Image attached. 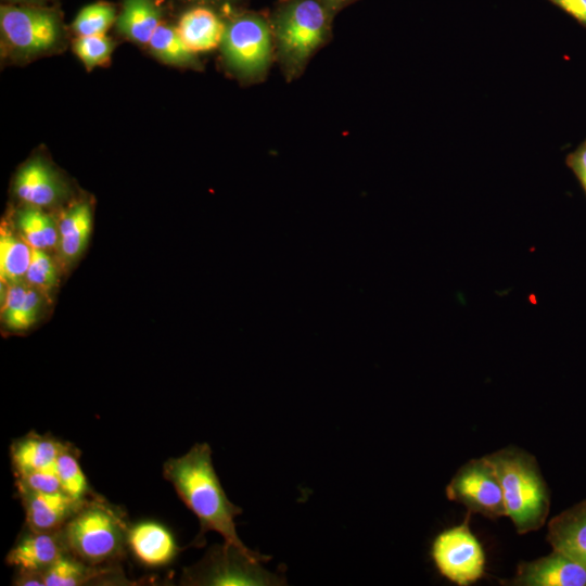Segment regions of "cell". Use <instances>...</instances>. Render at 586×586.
<instances>
[{
	"mask_svg": "<svg viewBox=\"0 0 586 586\" xmlns=\"http://www.w3.org/2000/svg\"><path fill=\"white\" fill-rule=\"evenodd\" d=\"M0 28L5 47L20 56L48 52L62 37L58 14L37 7L2 5Z\"/></svg>",
	"mask_w": 586,
	"mask_h": 586,
	"instance_id": "52a82bcc",
	"label": "cell"
},
{
	"mask_svg": "<svg viewBox=\"0 0 586 586\" xmlns=\"http://www.w3.org/2000/svg\"><path fill=\"white\" fill-rule=\"evenodd\" d=\"M226 26V13L206 5H191L176 27L181 39L194 53L219 48Z\"/></svg>",
	"mask_w": 586,
	"mask_h": 586,
	"instance_id": "7c38bea8",
	"label": "cell"
},
{
	"mask_svg": "<svg viewBox=\"0 0 586 586\" xmlns=\"http://www.w3.org/2000/svg\"><path fill=\"white\" fill-rule=\"evenodd\" d=\"M67 547L61 531L33 532L23 537L8 553L7 563L24 571H44Z\"/></svg>",
	"mask_w": 586,
	"mask_h": 586,
	"instance_id": "5bb4252c",
	"label": "cell"
},
{
	"mask_svg": "<svg viewBox=\"0 0 586 586\" xmlns=\"http://www.w3.org/2000/svg\"><path fill=\"white\" fill-rule=\"evenodd\" d=\"M324 4L337 15L343 9L355 3L358 0H322Z\"/></svg>",
	"mask_w": 586,
	"mask_h": 586,
	"instance_id": "836d02e7",
	"label": "cell"
},
{
	"mask_svg": "<svg viewBox=\"0 0 586 586\" xmlns=\"http://www.w3.org/2000/svg\"><path fill=\"white\" fill-rule=\"evenodd\" d=\"M41 297L37 290L20 283L10 284L2 307L4 324L14 331L30 328L37 320Z\"/></svg>",
	"mask_w": 586,
	"mask_h": 586,
	"instance_id": "ffe728a7",
	"label": "cell"
},
{
	"mask_svg": "<svg viewBox=\"0 0 586 586\" xmlns=\"http://www.w3.org/2000/svg\"><path fill=\"white\" fill-rule=\"evenodd\" d=\"M547 540L558 551L586 569V500L562 511L548 523Z\"/></svg>",
	"mask_w": 586,
	"mask_h": 586,
	"instance_id": "4fadbf2b",
	"label": "cell"
},
{
	"mask_svg": "<svg viewBox=\"0 0 586 586\" xmlns=\"http://www.w3.org/2000/svg\"><path fill=\"white\" fill-rule=\"evenodd\" d=\"M115 21V10L105 2L82 8L74 20L73 28L78 36L102 35Z\"/></svg>",
	"mask_w": 586,
	"mask_h": 586,
	"instance_id": "484cf974",
	"label": "cell"
},
{
	"mask_svg": "<svg viewBox=\"0 0 586 586\" xmlns=\"http://www.w3.org/2000/svg\"><path fill=\"white\" fill-rule=\"evenodd\" d=\"M127 544L133 556L151 568L168 564L178 551L173 534L154 521L139 522L128 528Z\"/></svg>",
	"mask_w": 586,
	"mask_h": 586,
	"instance_id": "9a60e30c",
	"label": "cell"
},
{
	"mask_svg": "<svg viewBox=\"0 0 586 586\" xmlns=\"http://www.w3.org/2000/svg\"><path fill=\"white\" fill-rule=\"evenodd\" d=\"M33 247L7 230L0 237L1 279L10 284L20 283L26 277L31 259Z\"/></svg>",
	"mask_w": 586,
	"mask_h": 586,
	"instance_id": "7402d4cb",
	"label": "cell"
},
{
	"mask_svg": "<svg viewBox=\"0 0 586 586\" xmlns=\"http://www.w3.org/2000/svg\"><path fill=\"white\" fill-rule=\"evenodd\" d=\"M113 48V41L104 34L79 36L74 43V52L88 68L106 63Z\"/></svg>",
	"mask_w": 586,
	"mask_h": 586,
	"instance_id": "4316f807",
	"label": "cell"
},
{
	"mask_svg": "<svg viewBox=\"0 0 586 586\" xmlns=\"http://www.w3.org/2000/svg\"><path fill=\"white\" fill-rule=\"evenodd\" d=\"M9 1H14V2H27V1H36V0H9Z\"/></svg>",
	"mask_w": 586,
	"mask_h": 586,
	"instance_id": "e575fe53",
	"label": "cell"
},
{
	"mask_svg": "<svg viewBox=\"0 0 586 586\" xmlns=\"http://www.w3.org/2000/svg\"><path fill=\"white\" fill-rule=\"evenodd\" d=\"M101 573L74 555H62L43 571L44 586H77L92 579Z\"/></svg>",
	"mask_w": 586,
	"mask_h": 586,
	"instance_id": "cb8c5ba5",
	"label": "cell"
},
{
	"mask_svg": "<svg viewBox=\"0 0 586 586\" xmlns=\"http://www.w3.org/2000/svg\"><path fill=\"white\" fill-rule=\"evenodd\" d=\"M509 584L517 586H586V569L553 550L546 557L521 563Z\"/></svg>",
	"mask_w": 586,
	"mask_h": 586,
	"instance_id": "30bf717a",
	"label": "cell"
},
{
	"mask_svg": "<svg viewBox=\"0 0 586 586\" xmlns=\"http://www.w3.org/2000/svg\"><path fill=\"white\" fill-rule=\"evenodd\" d=\"M149 44L152 52L166 63L193 68L201 67L196 53L187 47L177 28L173 26L160 24Z\"/></svg>",
	"mask_w": 586,
	"mask_h": 586,
	"instance_id": "44dd1931",
	"label": "cell"
},
{
	"mask_svg": "<svg viewBox=\"0 0 586 586\" xmlns=\"http://www.w3.org/2000/svg\"><path fill=\"white\" fill-rule=\"evenodd\" d=\"M55 467L62 491L77 501L84 500L88 491L87 480L78 458L68 445L60 454Z\"/></svg>",
	"mask_w": 586,
	"mask_h": 586,
	"instance_id": "d4e9b609",
	"label": "cell"
},
{
	"mask_svg": "<svg viewBox=\"0 0 586 586\" xmlns=\"http://www.w3.org/2000/svg\"><path fill=\"white\" fill-rule=\"evenodd\" d=\"M500 482L506 515L519 534L539 530L550 508L548 486L534 456L507 447L485 456Z\"/></svg>",
	"mask_w": 586,
	"mask_h": 586,
	"instance_id": "3957f363",
	"label": "cell"
},
{
	"mask_svg": "<svg viewBox=\"0 0 586 586\" xmlns=\"http://www.w3.org/2000/svg\"><path fill=\"white\" fill-rule=\"evenodd\" d=\"M219 49L225 67L235 78L246 84L265 80L275 62L268 13L241 8L227 12Z\"/></svg>",
	"mask_w": 586,
	"mask_h": 586,
	"instance_id": "277c9868",
	"label": "cell"
},
{
	"mask_svg": "<svg viewBox=\"0 0 586 586\" xmlns=\"http://www.w3.org/2000/svg\"><path fill=\"white\" fill-rule=\"evenodd\" d=\"M446 495L449 500L466 506L469 512L489 519L506 515L502 488L486 457L464 463L447 485Z\"/></svg>",
	"mask_w": 586,
	"mask_h": 586,
	"instance_id": "9c48e42d",
	"label": "cell"
},
{
	"mask_svg": "<svg viewBox=\"0 0 586 586\" xmlns=\"http://www.w3.org/2000/svg\"><path fill=\"white\" fill-rule=\"evenodd\" d=\"M255 551H244L226 543L213 546L203 560L184 573L194 585H278L282 579L264 570L269 560Z\"/></svg>",
	"mask_w": 586,
	"mask_h": 586,
	"instance_id": "8992f818",
	"label": "cell"
},
{
	"mask_svg": "<svg viewBox=\"0 0 586 586\" xmlns=\"http://www.w3.org/2000/svg\"><path fill=\"white\" fill-rule=\"evenodd\" d=\"M565 164L575 175L586 194V140L566 156Z\"/></svg>",
	"mask_w": 586,
	"mask_h": 586,
	"instance_id": "f546056e",
	"label": "cell"
},
{
	"mask_svg": "<svg viewBox=\"0 0 586 586\" xmlns=\"http://www.w3.org/2000/svg\"><path fill=\"white\" fill-rule=\"evenodd\" d=\"M15 585H44L43 571H24L21 570L18 577L15 579Z\"/></svg>",
	"mask_w": 586,
	"mask_h": 586,
	"instance_id": "d6a6232c",
	"label": "cell"
},
{
	"mask_svg": "<svg viewBox=\"0 0 586 586\" xmlns=\"http://www.w3.org/2000/svg\"><path fill=\"white\" fill-rule=\"evenodd\" d=\"M17 226L23 239L33 249H50L59 241V229L38 207L30 206L21 211L17 215Z\"/></svg>",
	"mask_w": 586,
	"mask_h": 586,
	"instance_id": "603a6c76",
	"label": "cell"
},
{
	"mask_svg": "<svg viewBox=\"0 0 586 586\" xmlns=\"http://www.w3.org/2000/svg\"><path fill=\"white\" fill-rule=\"evenodd\" d=\"M14 191L18 199L34 207L50 206L63 195L56 174L39 158L22 167L15 178Z\"/></svg>",
	"mask_w": 586,
	"mask_h": 586,
	"instance_id": "2e32d148",
	"label": "cell"
},
{
	"mask_svg": "<svg viewBox=\"0 0 586 586\" xmlns=\"http://www.w3.org/2000/svg\"><path fill=\"white\" fill-rule=\"evenodd\" d=\"M127 532L117 510L100 499L84 500L62 528L67 550L90 565L118 557Z\"/></svg>",
	"mask_w": 586,
	"mask_h": 586,
	"instance_id": "5b68a950",
	"label": "cell"
},
{
	"mask_svg": "<svg viewBox=\"0 0 586 586\" xmlns=\"http://www.w3.org/2000/svg\"><path fill=\"white\" fill-rule=\"evenodd\" d=\"M25 278L30 284L46 291L55 284V267L44 250L33 249L30 264Z\"/></svg>",
	"mask_w": 586,
	"mask_h": 586,
	"instance_id": "83f0119b",
	"label": "cell"
},
{
	"mask_svg": "<svg viewBox=\"0 0 586 586\" xmlns=\"http://www.w3.org/2000/svg\"><path fill=\"white\" fill-rule=\"evenodd\" d=\"M431 555L440 573L459 586H468L484 574L485 553L470 530L469 518L438 534Z\"/></svg>",
	"mask_w": 586,
	"mask_h": 586,
	"instance_id": "ba28073f",
	"label": "cell"
},
{
	"mask_svg": "<svg viewBox=\"0 0 586 586\" xmlns=\"http://www.w3.org/2000/svg\"><path fill=\"white\" fill-rule=\"evenodd\" d=\"M92 228L89 204L77 203L67 209L59 224L60 249L64 257H78L88 243Z\"/></svg>",
	"mask_w": 586,
	"mask_h": 586,
	"instance_id": "d6986e66",
	"label": "cell"
},
{
	"mask_svg": "<svg viewBox=\"0 0 586 586\" xmlns=\"http://www.w3.org/2000/svg\"><path fill=\"white\" fill-rule=\"evenodd\" d=\"M66 444L55 438L27 434L11 446V459L16 475L33 471L52 469Z\"/></svg>",
	"mask_w": 586,
	"mask_h": 586,
	"instance_id": "e0dca14e",
	"label": "cell"
},
{
	"mask_svg": "<svg viewBox=\"0 0 586 586\" xmlns=\"http://www.w3.org/2000/svg\"><path fill=\"white\" fill-rule=\"evenodd\" d=\"M586 26V0H548Z\"/></svg>",
	"mask_w": 586,
	"mask_h": 586,
	"instance_id": "4dcf8cb0",
	"label": "cell"
},
{
	"mask_svg": "<svg viewBox=\"0 0 586 586\" xmlns=\"http://www.w3.org/2000/svg\"><path fill=\"white\" fill-rule=\"evenodd\" d=\"M26 512V523L33 532L61 531L84 500L77 501L63 491L40 493L18 487Z\"/></svg>",
	"mask_w": 586,
	"mask_h": 586,
	"instance_id": "8fae6325",
	"label": "cell"
},
{
	"mask_svg": "<svg viewBox=\"0 0 586 586\" xmlns=\"http://www.w3.org/2000/svg\"><path fill=\"white\" fill-rule=\"evenodd\" d=\"M161 11L154 0H124L116 25L128 39L146 44L158 27Z\"/></svg>",
	"mask_w": 586,
	"mask_h": 586,
	"instance_id": "ac0fdd59",
	"label": "cell"
},
{
	"mask_svg": "<svg viewBox=\"0 0 586 586\" xmlns=\"http://www.w3.org/2000/svg\"><path fill=\"white\" fill-rule=\"evenodd\" d=\"M163 475L198 518L200 534L196 542L202 540L206 532L214 531L226 543L252 551L237 534L234 518L241 514L242 509L228 499L214 469L207 443L194 444L184 455L167 459Z\"/></svg>",
	"mask_w": 586,
	"mask_h": 586,
	"instance_id": "6da1fadb",
	"label": "cell"
},
{
	"mask_svg": "<svg viewBox=\"0 0 586 586\" xmlns=\"http://www.w3.org/2000/svg\"><path fill=\"white\" fill-rule=\"evenodd\" d=\"M17 487L40 493L62 491L56 467L17 475Z\"/></svg>",
	"mask_w": 586,
	"mask_h": 586,
	"instance_id": "f1b7e54d",
	"label": "cell"
},
{
	"mask_svg": "<svg viewBox=\"0 0 586 586\" xmlns=\"http://www.w3.org/2000/svg\"><path fill=\"white\" fill-rule=\"evenodd\" d=\"M191 5H206L227 13L234 9H240L241 4L246 0H181Z\"/></svg>",
	"mask_w": 586,
	"mask_h": 586,
	"instance_id": "1f68e13d",
	"label": "cell"
},
{
	"mask_svg": "<svg viewBox=\"0 0 586 586\" xmlns=\"http://www.w3.org/2000/svg\"><path fill=\"white\" fill-rule=\"evenodd\" d=\"M267 13L275 62L285 80L294 81L331 40L336 15L322 0H279Z\"/></svg>",
	"mask_w": 586,
	"mask_h": 586,
	"instance_id": "7a4b0ae2",
	"label": "cell"
}]
</instances>
